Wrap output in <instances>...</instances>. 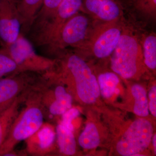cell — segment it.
Returning a JSON list of instances; mask_svg holds the SVG:
<instances>
[{"label":"cell","mask_w":156,"mask_h":156,"mask_svg":"<svg viewBox=\"0 0 156 156\" xmlns=\"http://www.w3.org/2000/svg\"><path fill=\"white\" fill-rule=\"evenodd\" d=\"M123 27L121 20L99 22L93 26L84 44L75 50L76 53L88 51L98 58L110 56L119 41Z\"/></svg>","instance_id":"cell-4"},{"label":"cell","mask_w":156,"mask_h":156,"mask_svg":"<svg viewBox=\"0 0 156 156\" xmlns=\"http://www.w3.org/2000/svg\"><path fill=\"white\" fill-rule=\"evenodd\" d=\"M43 74L23 72L0 79V113L20 95L35 86Z\"/></svg>","instance_id":"cell-10"},{"label":"cell","mask_w":156,"mask_h":156,"mask_svg":"<svg viewBox=\"0 0 156 156\" xmlns=\"http://www.w3.org/2000/svg\"><path fill=\"white\" fill-rule=\"evenodd\" d=\"M24 103L0 147V156L14 151L17 144L34 135L44 124V114L35 87Z\"/></svg>","instance_id":"cell-1"},{"label":"cell","mask_w":156,"mask_h":156,"mask_svg":"<svg viewBox=\"0 0 156 156\" xmlns=\"http://www.w3.org/2000/svg\"><path fill=\"white\" fill-rule=\"evenodd\" d=\"M55 136L56 134L50 125L43 124L38 131L29 138L32 140L33 142L27 141V154L34 155L50 154Z\"/></svg>","instance_id":"cell-13"},{"label":"cell","mask_w":156,"mask_h":156,"mask_svg":"<svg viewBox=\"0 0 156 156\" xmlns=\"http://www.w3.org/2000/svg\"><path fill=\"white\" fill-rule=\"evenodd\" d=\"M82 11L99 22L120 20L123 14L119 0H83Z\"/></svg>","instance_id":"cell-12"},{"label":"cell","mask_w":156,"mask_h":156,"mask_svg":"<svg viewBox=\"0 0 156 156\" xmlns=\"http://www.w3.org/2000/svg\"><path fill=\"white\" fill-rule=\"evenodd\" d=\"M65 73L73 82L79 98L87 104L94 103L100 89L97 78L82 56L76 53L66 55Z\"/></svg>","instance_id":"cell-3"},{"label":"cell","mask_w":156,"mask_h":156,"mask_svg":"<svg viewBox=\"0 0 156 156\" xmlns=\"http://www.w3.org/2000/svg\"><path fill=\"white\" fill-rule=\"evenodd\" d=\"M79 144L85 149H92L100 144V137L96 126L93 123L87 124L80 136Z\"/></svg>","instance_id":"cell-21"},{"label":"cell","mask_w":156,"mask_h":156,"mask_svg":"<svg viewBox=\"0 0 156 156\" xmlns=\"http://www.w3.org/2000/svg\"><path fill=\"white\" fill-rule=\"evenodd\" d=\"M80 114V112L78 109L71 108L62 115V120L60 122L71 130L74 131L72 122Z\"/></svg>","instance_id":"cell-24"},{"label":"cell","mask_w":156,"mask_h":156,"mask_svg":"<svg viewBox=\"0 0 156 156\" xmlns=\"http://www.w3.org/2000/svg\"><path fill=\"white\" fill-rule=\"evenodd\" d=\"M142 62L140 40L134 31L124 25L119 41L111 55L112 70L124 79H131L139 73Z\"/></svg>","instance_id":"cell-2"},{"label":"cell","mask_w":156,"mask_h":156,"mask_svg":"<svg viewBox=\"0 0 156 156\" xmlns=\"http://www.w3.org/2000/svg\"><path fill=\"white\" fill-rule=\"evenodd\" d=\"M153 134L151 123L145 119H137L131 124L117 144V152L122 156H136L148 147Z\"/></svg>","instance_id":"cell-9"},{"label":"cell","mask_w":156,"mask_h":156,"mask_svg":"<svg viewBox=\"0 0 156 156\" xmlns=\"http://www.w3.org/2000/svg\"><path fill=\"white\" fill-rule=\"evenodd\" d=\"M56 137L59 151L66 155H73L76 152V144L72 131L60 122L56 127Z\"/></svg>","instance_id":"cell-17"},{"label":"cell","mask_w":156,"mask_h":156,"mask_svg":"<svg viewBox=\"0 0 156 156\" xmlns=\"http://www.w3.org/2000/svg\"><path fill=\"white\" fill-rule=\"evenodd\" d=\"M32 88V87L20 95L8 108L0 113V147L19 113L20 106L24 103Z\"/></svg>","instance_id":"cell-14"},{"label":"cell","mask_w":156,"mask_h":156,"mask_svg":"<svg viewBox=\"0 0 156 156\" xmlns=\"http://www.w3.org/2000/svg\"><path fill=\"white\" fill-rule=\"evenodd\" d=\"M98 83L101 95L105 98H109L114 94L120 80L116 73L111 72L101 73L98 76Z\"/></svg>","instance_id":"cell-19"},{"label":"cell","mask_w":156,"mask_h":156,"mask_svg":"<svg viewBox=\"0 0 156 156\" xmlns=\"http://www.w3.org/2000/svg\"><path fill=\"white\" fill-rule=\"evenodd\" d=\"M21 23L17 5L11 0L0 3V43L2 48L14 43L21 33Z\"/></svg>","instance_id":"cell-11"},{"label":"cell","mask_w":156,"mask_h":156,"mask_svg":"<svg viewBox=\"0 0 156 156\" xmlns=\"http://www.w3.org/2000/svg\"><path fill=\"white\" fill-rule=\"evenodd\" d=\"M56 80L55 71L50 72L39 89L45 119L48 118L50 120L63 115L72 106V96L63 86L56 84Z\"/></svg>","instance_id":"cell-8"},{"label":"cell","mask_w":156,"mask_h":156,"mask_svg":"<svg viewBox=\"0 0 156 156\" xmlns=\"http://www.w3.org/2000/svg\"><path fill=\"white\" fill-rule=\"evenodd\" d=\"M134 5L137 11L147 17L156 18V0H134Z\"/></svg>","instance_id":"cell-23"},{"label":"cell","mask_w":156,"mask_h":156,"mask_svg":"<svg viewBox=\"0 0 156 156\" xmlns=\"http://www.w3.org/2000/svg\"><path fill=\"white\" fill-rule=\"evenodd\" d=\"M92 27L89 17L80 12L66 21L62 28L56 41L47 51L48 54H56L71 47L78 49L88 39Z\"/></svg>","instance_id":"cell-7"},{"label":"cell","mask_w":156,"mask_h":156,"mask_svg":"<svg viewBox=\"0 0 156 156\" xmlns=\"http://www.w3.org/2000/svg\"><path fill=\"white\" fill-rule=\"evenodd\" d=\"M62 0H44L40 11L34 19L28 32V38L37 33L54 17Z\"/></svg>","instance_id":"cell-15"},{"label":"cell","mask_w":156,"mask_h":156,"mask_svg":"<svg viewBox=\"0 0 156 156\" xmlns=\"http://www.w3.org/2000/svg\"><path fill=\"white\" fill-rule=\"evenodd\" d=\"M15 62L2 48L0 49V79L20 73Z\"/></svg>","instance_id":"cell-22"},{"label":"cell","mask_w":156,"mask_h":156,"mask_svg":"<svg viewBox=\"0 0 156 156\" xmlns=\"http://www.w3.org/2000/svg\"><path fill=\"white\" fill-rule=\"evenodd\" d=\"M82 6L83 0H62L53 18L29 40L35 47L45 48L48 51L56 41L65 23L82 11Z\"/></svg>","instance_id":"cell-6"},{"label":"cell","mask_w":156,"mask_h":156,"mask_svg":"<svg viewBox=\"0 0 156 156\" xmlns=\"http://www.w3.org/2000/svg\"><path fill=\"white\" fill-rule=\"evenodd\" d=\"M11 1L13 2L14 3H15L16 5H17V4H18V2L20 1V0H11Z\"/></svg>","instance_id":"cell-28"},{"label":"cell","mask_w":156,"mask_h":156,"mask_svg":"<svg viewBox=\"0 0 156 156\" xmlns=\"http://www.w3.org/2000/svg\"><path fill=\"white\" fill-rule=\"evenodd\" d=\"M131 93L135 101V114L140 117L147 116L149 115L148 102L145 89L139 84H135L131 88Z\"/></svg>","instance_id":"cell-20"},{"label":"cell","mask_w":156,"mask_h":156,"mask_svg":"<svg viewBox=\"0 0 156 156\" xmlns=\"http://www.w3.org/2000/svg\"><path fill=\"white\" fill-rule=\"evenodd\" d=\"M2 0H0V3H1V2H2Z\"/></svg>","instance_id":"cell-29"},{"label":"cell","mask_w":156,"mask_h":156,"mask_svg":"<svg viewBox=\"0 0 156 156\" xmlns=\"http://www.w3.org/2000/svg\"><path fill=\"white\" fill-rule=\"evenodd\" d=\"M144 62L146 66L151 70L156 68V35L155 33L147 35L140 41Z\"/></svg>","instance_id":"cell-18"},{"label":"cell","mask_w":156,"mask_h":156,"mask_svg":"<svg viewBox=\"0 0 156 156\" xmlns=\"http://www.w3.org/2000/svg\"><path fill=\"white\" fill-rule=\"evenodd\" d=\"M2 48L15 62L20 72L44 73L54 70L56 60L37 53L32 43L22 34L14 43Z\"/></svg>","instance_id":"cell-5"},{"label":"cell","mask_w":156,"mask_h":156,"mask_svg":"<svg viewBox=\"0 0 156 156\" xmlns=\"http://www.w3.org/2000/svg\"><path fill=\"white\" fill-rule=\"evenodd\" d=\"M156 135L154 134L153 138V144L154 151L155 154H156Z\"/></svg>","instance_id":"cell-26"},{"label":"cell","mask_w":156,"mask_h":156,"mask_svg":"<svg viewBox=\"0 0 156 156\" xmlns=\"http://www.w3.org/2000/svg\"><path fill=\"white\" fill-rule=\"evenodd\" d=\"M149 110L154 117L156 116V87H152L149 93Z\"/></svg>","instance_id":"cell-25"},{"label":"cell","mask_w":156,"mask_h":156,"mask_svg":"<svg viewBox=\"0 0 156 156\" xmlns=\"http://www.w3.org/2000/svg\"><path fill=\"white\" fill-rule=\"evenodd\" d=\"M120 93V90L118 88H116L115 90L114 94H116V95H119Z\"/></svg>","instance_id":"cell-27"},{"label":"cell","mask_w":156,"mask_h":156,"mask_svg":"<svg viewBox=\"0 0 156 156\" xmlns=\"http://www.w3.org/2000/svg\"><path fill=\"white\" fill-rule=\"evenodd\" d=\"M44 0H20L17 8L21 23V33L26 36L35 17L40 11Z\"/></svg>","instance_id":"cell-16"}]
</instances>
